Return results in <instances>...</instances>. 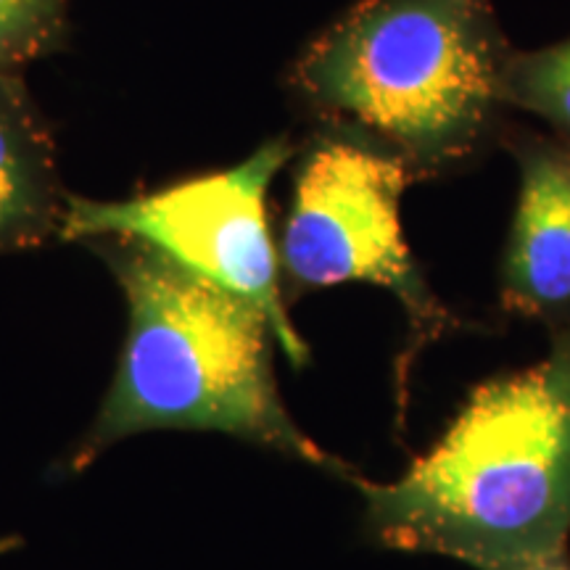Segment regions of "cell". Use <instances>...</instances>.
Here are the masks:
<instances>
[{"label": "cell", "instance_id": "6da1fadb", "mask_svg": "<svg viewBox=\"0 0 570 570\" xmlns=\"http://www.w3.org/2000/svg\"><path fill=\"white\" fill-rule=\"evenodd\" d=\"M383 547L475 570L562 560L570 537V327L539 365L483 383L431 452L394 483H365Z\"/></svg>", "mask_w": 570, "mask_h": 570}, {"label": "cell", "instance_id": "7a4b0ae2", "mask_svg": "<svg viewBox=\"0 0 570 570\" xmlns=\"http://www.w3.org/2000/svg\"><path fill=\"white\" fill-rule=\"evenodd\" d=\"M127 298V338L101 415L71 468L156 428L223 431L309 465L360 479L323 452L285 410L267 317L217 283L132 238L98 246Z\"/></svg>", "mask_w": 570, "mask_h": 570}, {"label": "cell", "instance_id": "3957f363", "mask_svg": "<svg viewBox=\"0 0 570 570\" xmlns=\"http://www.w3.org/2000/svg\"><path fill=\"white\" fill-rule=\"evenodd\" d=\"M510 56L491 0H365L306 46L291 85L420 180L487 146Z\"/></svg>", "mask_w": 570, "mask_h": 570}, {"label": "cell", "instance_id": "277c9868", "mask_svg": "<svg viewBox=\"0 0 570 570\" xmlns=\"http://www.w3.org/2000/svg\"><path fill=\"white\" fill-rule=\"evenodd\" d=\"M294 148L285 138L269 140L238 167L185 180L159 194L127 202H90L67 196L59 235L132 238L159 248L183 267L254 304L273 327L294 365L309 360L291 325L277 285V252L267 225V188Z\"/></svg>", "mask_w": 570, "mask_h": 570}, {"label": "cell", "instance_id": "5b68a950", "mask_svg": "<svg viewBox=\"0 0 570 570\" xmlns=\"http://www.w3.org/2000/svg\"><path fill=\"white\" fill-rule=\"evenodd\" d=\"M417 175L399 156L352 138L320 140L298 164L281 262L296 291L383 285L412 323L436 336L449 323L412 262L399 202Z\"/></svg>", "mask_w": 570, "mask_h": 570}, {"label": "cell", "instance_id": "8992f818", "mask_svg": "<svg viewBox=\"0 0 570 570\" xmlns=\"http://www.w3.org/2000/svg\"><path fill=\"white\" fill-rule=\"evenodd\" d=\"M515 219L502 265L512 315L570 327V142L520 135Z\"/></svg>", "mask_w": 570, "mask_h": 570}, {"label": "cell", "instance_id": "52a82bcc", "mask_svg": "<svg viewBox=\"0 0 570 570\" xmlns=\"http://www.w3.org/2000/svg\"><path fill=\"white\" fill-rule=\"evenodd\" d=\"M63 202L51 132L19 71L0 69V252L59 233Z\"/></svg>", "mask_w": 570, "mask_h": 570}, {"label": "cell", "instance_id": "ba28073f", "mask_svg": "<svg viewBox=\"0 0 570 570\" xmlns=\"http://www.w3.org/2000/svg\"><path fill=\"white\" fill-rule=\"evenodd\" d=\"M504 104L550 119L570 140V40L533 53H512Z\"/></svg>", "mask_w": 570, "mask_h": 570}, {"label": "cell", "instance_id": "9c48e42d", "mask_svg": "<svg viewBox=\"0 0 570 570\" xmlns=\"http://www.w3.org/2000/svg\"><path fill=\"white\" fill-rule=\"evenodd\" d=\"M67 32V0H0V69L19 71L59 51Z\"/></svg>", "mask_w": 570, "mask_h": 570}, {"label": "cell", "instance_id": "30bf717a", "mask_svg": "<svg viewBox=\"0 0 570 570\" xmlns=\"http://www.w3.org/2000/svg\"><path fill=\"white\" fill-rule=\"evenodd\" d=\"M533 570H570V566H568V560L562 558V560L547 562V566H539V568H533Z\"/></svg>", "mask_w": 570, "mask_h": 570}, {"label": "cell", "instance_id": "8fae6325", "mask_svg": "<svg viewBox=\"0 0 570 570\" xmlns=\"http://www.w3.org/2000/svg\"><path fill=\"white\" fill-rule=\"evenodd\" d=\"M13 547H19V539H0V554L3 552H9V550H13Z\"/></svg>", "mask_w": 570, "mask_h": 570}]
</instances>
